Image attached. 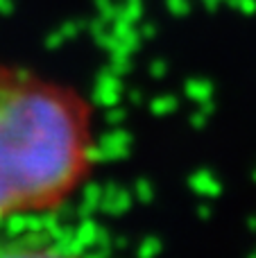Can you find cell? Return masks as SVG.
Returning a JSON list of instances; mask_svg holds the SVG:
<instances>
[{"label": "cell", "mask_w": 256, "mask_h": 258, "mask_svg": "<svg viewBox=\"0 0 256 258\" xmlns=\"http://www.w3.org/2000/svg\"><path fill=\"white\" fill-rule=\"evenodd\" d=\"M95 159L89 104L71 86L0 63V227L61 209Z\"/></svg>", "instance_id": "obj_1"}, {"label": "cell", "mask_w": 256, "mask_h": 258, "mask_svg": "<svg viewBox=\"0 0 256 258\" xmlns=\"http://www.w3.org/2000/svg\"><path fill=\"white\" fill-rule=\"evenodd\" d=\"M0 258H82L73 247L30 222L0 227Z\"/></svg>", "instance_id": "obj_2"}]
</instances>
